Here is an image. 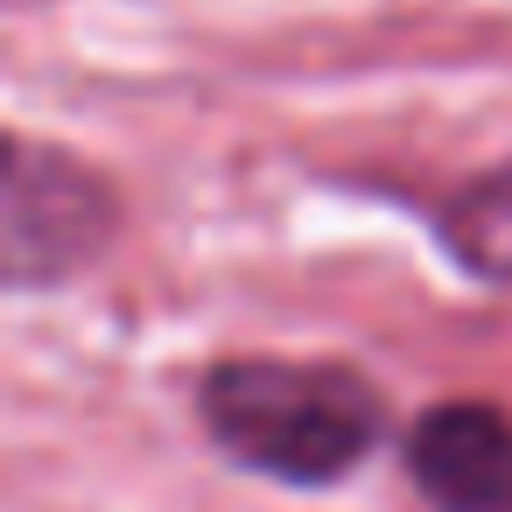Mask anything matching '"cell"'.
Listing matches in <instances>:
<instances>
[{"label": "cell", "mask_w": 512, "mask_h": 512, "mask_svg": "<svg viewBox=\"0 0 512 512\" xmlns=\"http://www.w3.org/2000/svg\"><path fill=\"white\" fill-rule=\"evenodd\" d=\"M379 393L344 365L232 358L204 379V428L246 470L330 484L379 442Z\"/></svg>", "instance_id": "6da1fadb"}, {"label": "cell", "mask_w": 512, "mask_h": 512, "mask_svg": "<svg viewBox=\"0 0 512 512\" xmlns=\"http://www.w3.org/2000/svg\"><path fill=\"white\" fill-rule=\"evenodd\" d=\"M113 232V204L106 190L50 155V148H29L15 141L8 148V190H0V260H8V281L15 288H36V281H57V274H78Z\"/></svg>", "instance_id": "7a4b0ae2"}, {"label": "cell", "mask_w": 512, "mask_h": 512, "mask_svg": "<svg viewBox=\"0 0 512 512\" xmlns=\"http://www.w3.org/2000/svg\"><path fill=\"white\" fill-rule=\"evenodd\" d=\"M407 470L435 512H512V421L484 400L428 407L407 435Z\"/></svg>", "instance_id": "3957f363"}, {"label": "cell", "mask_w": 512, "mask_h": 512, "mask_svg": "<svg viewBox=\"0 0 512 512\" xmlns=\"http://www.w3.org/2000/svg\"><path fill=\"white\" fill-rule=\"evenodd\" d=\"M442 239L463 253V267H477L484 281H512V169L470 183L449 211H442Z\"/></svg>", "instance_id": "277c9868"}]
</instances>
